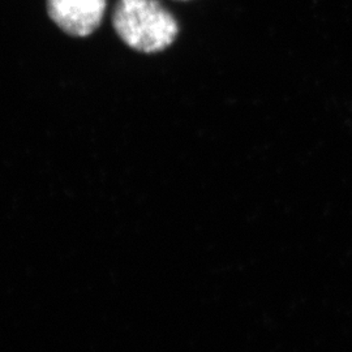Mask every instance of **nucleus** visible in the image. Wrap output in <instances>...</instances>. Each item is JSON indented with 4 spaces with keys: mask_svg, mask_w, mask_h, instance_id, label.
<instances>
[{
    "mask_svg": "<svg viewBox=\"0 0 352 352\" xmlns=\"http://www.w3.org/2000/svg\"><path fill=\"white\" fill-rule=\"evenodd\" d=\"M113 25L128 47L145 54L164 50L179 33L174 16L158 0H119Z\"/></svg>",
    "mask_w": 352,
    "mask_h": 352,
    "instance_id": "nucleus-1",
    "label": "nucleus"
},
{
    "mask_svg": "<svg viewBox=\"0 0 352 352\" xmlns=\"http://www.w3.org/2000/svg\"><path fill=\"white\" fill-rule=\"evenodd\" d=\"M51 20L72 37H88L101 25L106 0H46Z\"/></svg>",
    "mask_w": 352,
    "mask_h": 352,
    "instance_id": "nucleus-2",
    "label": "nucleus"
}]
</instances>
